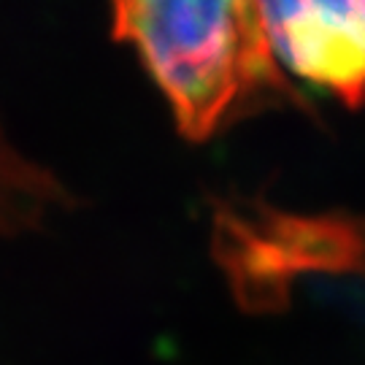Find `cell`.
<instances>
[{"mask_svg": "<svg viewBox=\"0 0 365 365\" xmlns=\"http://www.w3.org/2000/svg\"><path fill=\"white\" fill-rule=\"evenodd\" d=\"M114 36L138 49L182 133L195 141L287 92L260 3L125 0L114 6Z\"/></svg>", "mask_w": 365, "mask_h": 365, "instance_id": "6da1fadb", "label": "cell"}, {"mask_svg": "<svg viewBox=\"0 0 365 365\" xmlns=\"http://www.w3.org/2000/svg\"><path fill=\"white\" fill-rule=\"evenodd\" d=\"M260 14L271 49L295 73L365 103V0L260 3Z\"/></svg>", "mask_w": 365, "mask_h": 365, "instance_id": "7a4b0ae2", "label": "cell"}]
</instances>
